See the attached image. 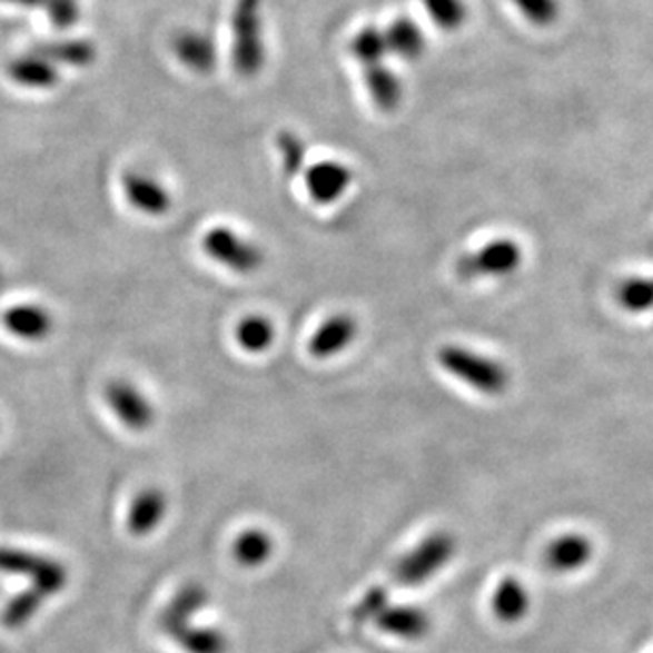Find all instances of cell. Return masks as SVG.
<instances>
[{
	"label": "cell",
	"mask_w": 653,
	"mask_h": 653,
	"mask_svg": "<svg viewBox=\"0 0 653 653\" xmlns=\"http://www.w3.org/2000/svg\"><path fill=\"white\" fill-rule=\"evenodd\" d=\"M364 83L366 89L373 98V102L380 110L392 112L396 110L402 102V83L400 79L385 66V63H377V66H368L364 70Z\"/></svg>",
	"instance_id": "ffe728a7"
},
{
	"label": "cell",
	"mask_w": 653,
	"mask_h": 653,
	"mask_svg": "<svg viewBox=\"0 0 653 653\" xmlns=\"http://www.w3.org/2000/svg\"><path fill=\"white\" fill-rule=\"evenodd\" d=\"M44 601H47V596L34 588L21 592L16 598H11L0 613L2 626L9 631H18L21 626H26L37 613L41 612Z\"/></svg>",
	"instance_id": "d4e9b609"
},
{
	"label": "cell",
	"mask_w": 653,
	"mask_h": 653,
	"mask_svg": "<svg viewBox=\"0 0 653 653\" xmlns=\"http://www.w3.org/2000/svg\"><path fill=\"white\" fill-rule=\"evenodd\" d=\"M387 605V591L385 588H373L362 596L358 605L352 612L354 624H364L368 620H377L380 613L385 612Z\"/></svg>",
	"instance_id": "4dcf8cb0"
},
{
	"label": "cell",
	"mask_w": 653,
	"mask_h": 653,
	"mask_svg": "<svg viewBox=\"0 0 653 653\" xmlns=\"http://www.w3.org/2000/svg\"><path fill=\"white\" fill-rule=\"evenodd\" d=\"M2 279H4V275H2V269H0V286H2Z\"/></svg>",
	"instance_id": "836d02e7"
},
{
	"label": "cell",
	"mask_w": 653,
	"mask_h": 653,
	"mask_svg": "<svg viewBox=\"0 0 653 653\" xmlns=\"http://www.w3.org/2000/svg\"><path fill=\"white\" fill-rule=\"evenodd\" d=\"M49 62L70 68H87L98 60V47L87 39H63V41L39 42L32 47Z\"/></svg>",
	"instance_id": "ac0fdd59"
},
{
	"label": "cell",
	"mask_w": 653,
	"mask_h": 653,
	"mask_svg": "<svg viewBox=\"0 0 653 653\" xmlns=\"http://www.w3.org/2000/svg\"><path fill=\"white\" fill-rule=\"evenodd\" d=\"M349 49H352L354 58H356L364 68L383 63V58L389 53L385 32L379 30L377 26H366V28H362L358 34H356V39L349 44Z\"/></svg>",
	"instance_id": "484cf974"
},
{
	"label": "cell",
	"mask_w": 653,
	"mask_h": 653,
	"mask_svg": "<svg viewBox=\"0 0 653 653\" xmlns=\"http://www.w3.org/2000/svg\"><path fill=\"white\" fill-rule=\"evenodd\" d=\"M455 554V537L446 531L432 533L417 548L410 550L394 571L402 586H419L432 580Z\"/></svg>",
	"instance_id": "277c9868"
},
{
	"label": "cell",
	"mask_w": 653,
	"mask_h": 653,
	"mask_svg": "<svg viewBox=\"0 0 653 653\" xmlns=\"http://www.w3.org/2000/svg\"><path fill=\"white\" fill-rule=\"evenodd\" d=\"M356 335H358V324L354 317L345 316V314L328 317L309 340V354L317 359L333 358L345 347H349Z\"/></svg>",
	"instance_id": "4fadbf2b"
},
{
	"label": "cell",
	"mask_w": 653,
	"mask_h": 653,
	"mask_svg": "<svg viewBox=\"0 0 653 653\" xmlns=\"http://www.w3.org/2000/svg\"><path fill=\"white\" fill-rule=\"evenodd\" d=\"M528 607L531 596L523 582H518L516 577H506L504 582H499L497 591L493 594V612L502 622L514 624L523 620L528 613Z\"/></svg>",
	"instance_id": "44dd1931"
},
{
	"label": "cell",
	"mask_w": 653,
	"mask_h": 653,
	"mask_svg": "<svg viewBox=\"0 0 653 653\" xmlns=\"http://www.w3.org/2000/svg\"><path fill=\"white\" fill-rule=\"evenodd\" d=\"M235 338L244 352L263 354L274 345V321L265 316L244 317L235 328Z\"/></svg>",
	"instance_id": "cb8c5ba5"
},
{
	"label": "cell",
	"mask_w": 653,
	"mask_h": 653,
	"mask_svg": "<svg viewBox=\"0 0 653 653\" xmlns=\"http://www.w3.org/2000/svg\"><path fill=\"white\" fill-rule=\"evenodd\" d=\"M277 150L281 157V168L286 176H298L300 169L305 168L307 148L305 142L296 136L295 131H279L277 133Z\"/></svg>",
	"instance_id": "f1b7e54d"
},
{
	"label": "cell",
	"mask_w": 653,
	"mask_h": 653,
	"mask_svg": "<svg viewBox=\"0 0 653 653\" xmlns=\"http://www.w3.org/2000/svg\"><path fill=\"white\" fill-rule=\"evenodd\" d=\"M231 62L244 79H254L265 66L263 0H235L231 16Z\"/></svg>",
	"instance_id": "6da1fadb"
},
{
	"label": "cell",
	"mask_w": 653,
	"mask_h": 653,
	"mask_svg": "<svg viewBox=\"0 0 653 653\" xmlns=\"http://www.w3.org/2000/svg\"><path fill=\"white\" fill-rule=\"evenodd\" d=\"M427 16L443 30H457L467 20L464 0H423Z\"/></svg>",
	"instance_id": "83f0119b"
},
{
	"label": "cell",
	"mask_w": 653,
	"mask_h": 653,
	"mask_svg": "<svg viewBox=\"0 0 653 653\" xmlns=\"http://www.w3.org/2000/svg\"><path fill=\"white\" fill-rule=\"evenodd\" d=\"M106 402L119 422L131 432H145L155 423V406L147 396L126 379L110 380L106 385Z\"/></svg>",
	"instance_id": "52a82bcc"
},
{
	"label": "cell",
	"mask_w": 653,
	"mask_h": 653,
	"mask_svg": "<svg viewBox=\"0 0 653 653\" xmlns=\"http://www.w3.org/2000/svg\"><path fill=\"white\" fill-rule=\"evenodd\" d=\"M121 187H123L127 204L140 214L159 218V216H166L174 206V197L168 187L159 178H155L152 174L142 169L126 171L121 178Z\"/></svg>",
	"instance_id": "ba28073f"
},
{
	"label": "cell",
	"mask_w": 653,
	"mask_h": 653,
	"mask_svg": "<svg viewBox=\"0 0 653 653\" xmlns=\"http://www.w3.org/2000/svg\"><path fill=\"white\" fill-rule=\"evenodd\" d=\"M171 51L178 62L199 77H208L216 70V63H218L216 42L206 32L180 30L171 39Z\"/></svg>",
	"instance_id": "9c48e42d"
},
{
	"label": "cell",
	"mask_w": 653,
	"mask_h": 653,
	"mask_svg": "<svg viewBox=\"0 0 653 653\" xmlns=\"http://www.w3.org/2000/svg\"><path fill=\"white\" fill-rule=\"evenodd\" d=\"M274 537L263 528H246L232 544V556L241 567H260L274 554Z\"/></svg>",
	"instance_id": "7402d4cb"
},
{
	"label": "cell",
	"mask_w": 653,
	"mask_h": 653,
	"mask_svg": "<svg viewBox=\"0 0 653 653\" xmlns=\"http://www.w3.org/2000/svg\"><path fill=\"white\" fill-rule=\"evenodd\" d=\"M201 248L214 263L235 275L258 274L265 265V253L260 246L225 225L211 227L201 239Z\"/></svg>",
	"instance_id": "3957f363"
},
{
	"label": "cell",
	"mask_w": 653,
	"mask_h": 653,
	"mask_svg": "<svg viewBox=\"0 0 653 653\" xmlns=\"http://www.w3.org/2000/svg\"><path fill=\"white\" fill-rule=\"evenodd\" d=\"M354 171L340 161H319L307 169L305 187L319 206H330L352 187Z\"/></svg>",
	"instance_id": "30bf717a"
},
{
	"label": "cell",
	"mask_w": 653,
	"mask_h": 653,
	"mask_svg": "<svg viewBox=\"0 0 653 653\" xmlns=\"http://www.w3.org/2000/svg\"><path fill=\"white\" fill-rule=\"evenodd\" d=\"M377 626L385 633L419 641L425 634L432 631V620L427 612L410 605H398V607H385V612L377 617Z\"/></svg>",
	"instance_id": "e0dca14e"
},
{
	"label": "cell",
	"mask_w": 653,
	"mask_h": 653,
	"mask_svg": "<svg viewBox=\"0 0 653 653\" xmlns=\"http://www.w3.org/2000/svg\"><path fill=\"white\" fill-rule=\"evenodd\" d=\"M168 636L187 653H229L231 650L229 636L220 629H201L190 622L174 629Z\"/></svg>",
	"instance_id": "d6986e66"
},
{
	"label": "cell",
	"mask_w": 653,
	"mask_h": 653,
	"mask_svg": "<svg viewBox=\"0 0 653 653\" xmlns=\"http://www.w3.org/2000/svg\"><path fill=\"white\" fill-rule=\"evenodd\" d=\"M210 603V592L201 584H187L174 594L168 607L159 615V629L169 634L174 629L189 624L190 617L204 612Z\"/></svg>",
	"instance_id": "9a60e30c"
},
{
	"label": "cell",
	"mask_w": 653,
	"mask_h": 653,
	"mask_svg": "<svg viewBox=\"0 0 653 653\" xmlns=\"http://www.w3.org/2000/svg\"><path fill=\"white\" fill-rule=\"evenodd\" d=\"M168 514V497L159 488H147L136 495L127 512V531L136 537L150 535Z\"/></svg>",
	"instance_id": "5bb4252c"
},
{
	"label": "cell",
	"mask_w": 653,
	"mask_h": 653,
	"mask_svg": "<svg viewBox=\"0 0 653 653\" xmlns=\"http://www.w3.org/2000/svg\"><path fill=\"white\" fill-rule=\"evenodd\" d=\"M592 558V544L580 533H567L556 537L544 554L546 567L556 573H571L588 565Z\"/></svg>",
	"instance_id": "2e32d148"
},
{
	"label": "cell",
	"mask_w": 653,
	"mask_h": 653,
	"mask_svg": "<svg viewBox=\"0 0 653 653\" xmlns=\"http://www.w3.org/2000/svg\"><path fill=\"white\" fill-rule=\"evenodd\" d=\"M523 263V250L512 239H495L478 248L474 254H465L457 260V274L464 279L478 277H502L514 274Z\"/></svg>",
	"instance_id": "8992f818"
},
{
	"label": "cell",
	"mask_w": 653,
	"mask_h": 653,
	"mask_svg": "<svg viewBox=\"0 0 653 653\" xmlns=\"http://www.w3.org/2000/svg\"><path fill=\"white\" fill-rule=\"evenodd\" d=\"M0 2L16 4V7H23V9H37V7H42L44 0H0Z\"/></svg>",
	"instance_id": "d6a6232c"
},
{
	"label": "cell",
	"mask_w": 653,
	"mask_h": 653,
	"mask_svg": "<svg viewBox=\"0 0 653 653\" xmlns=\"http://www.w3.org/2000/svg\"><path fill=\"white\" fill-rule=\"evenodd\" d=\"M2 324L13 337L28 343L47 340L56 328V319L51 311L37 303H21L16 307H9L2 316Z\"/></svg>",
	"instance_id": "8fae6325"
},
{
	"label": "cell",
	"mask_w": 653,
	"mask_h": 653,
	"mask_svg": "<svg viewBox=\"0 0 653 653\" xmlns=\"http://www.w3.org/2000/svg\"><path fill=\"white\" fill-rule=\"evenodd\" d=\"M42 7L56 28L66 30L79 21V0H44Z\"/></svg>",
	"instance_id": "1f68e13d"
},
{
	"label": "cell",
	"mask_w": 653,
	"mask_h": 653,
	"mask_svg": "<svg viewBox=\"0 0 653 653\" xmlns=\"http://www.w3.org/2000/svg\"><path fill=\"white\" fill-rule=\"evenodd\" d=\"M387 49L389 53L404 58V60H417L425 49V37L422 28L410 18H398L387 30Z\"/></svg>",
	"instance_id": "603a6c76"
},
{
	"label": "cell",
	"mask_w": 653,
	"mask_h": 653,
	"mask_svg": "<svg viewBox=\"0 0 653 653\" xmlns=\"http://www.w3.org/2000/svg\"><path fill=\"white\" fill-rule=\"evenodd\" d=\"M518 11L525 16V20L535 23V26H552L558 20L561 13V2L558 0H512Z\"/></svg>",
	"instance_id": "f546056e"
},
{
	"label": "cell",
	"mask_w": 653,
	"mask_h": 653,
	"mask_svg": "<svg viewBox=\"0 0 653 653\" xmlns=\"http://www.w3.org/2000/svg\"><path fill=\"white\" fill-rule=\"evenodd\" d=\"M0 571L32 580V588L47 598L58 594L68 584V571L56 558L20 548H0Z\"/></svg>",
	"instance_id": "5b68a950"
},
{
	"label": "cell",
	"mask_w": 653,
	"mask_h": 653,
	"mask_svg": "<svg viewBox=\"0 0 653 653\" xmlns=\"http://www.w3.org/2000/svg\"><path fill=\"white\" fill-rule=\"evenodd\" d=\"M438 359H441L446 373L464 380L465 385L474 387L481 394L499 396L507 389L509 375H507L506 366H502L495 359L478 356V354H474L465 347H457V345L443 347Z\"/></svg>",
	"instance_id": "7a4b0ae2"
},
{
	"label": "cell",
	"mask_w": 653,
	"mask_h": 653,
	"mask_svg": "<svg viewBox=\"0 0 653 653\" xmlns=\"http://www.w3.org/2000/svg\"><path fill=\"white\" fill-rule=\"evenodd\" d=\"M7 75L13 83L32 91H49L60 85V68L32 49L11 60L7 66Z\"/></svg>",
	"instance_id": "7c38bea8"
},
{
	"label": "cell",
	"mask_w": 653,
	"mask_h": 653,
	"mask_svg": "<svg viewBox=\"0 0 653 653\" xmlns=\"http://www.w3.org/2000/svg\"><path fill=\"white\" fill-rule=\"evenodd\" d=\"M615 298L620 307H624L626 311H633V314L647 311L653 307V279L631 277L617 286Z\"/></svg>",
	"instance_id": "4316f807"
}]
</instances>
